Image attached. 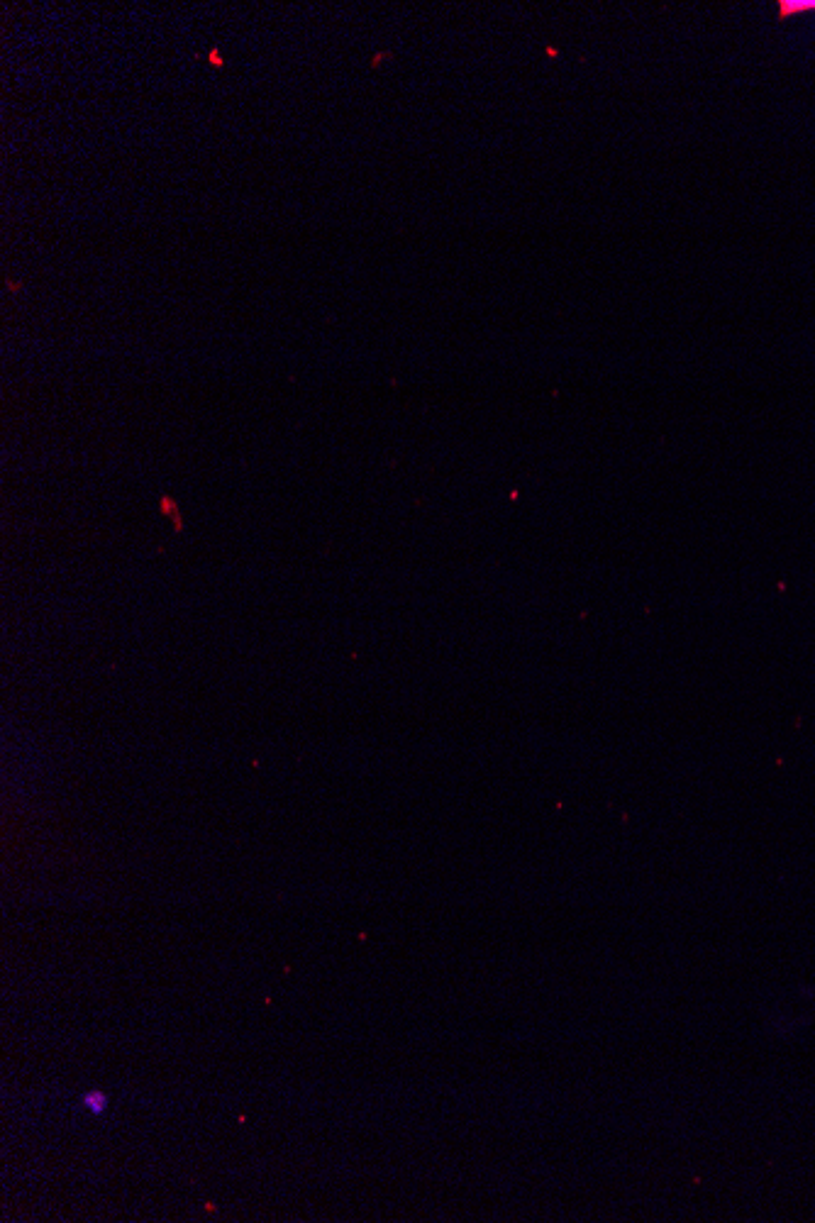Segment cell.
Returning a JSON list of instances; mask_svg holds the SVG:
<instances>
[{"instance_id": "cell-1", "label": "cell", "mask_w": 815, "mask_h": 1223, "mask_svg": "<svg viewBox=\"0 0 815 1223\" xmlns=\"http://www.w3.org/2000/svg\"><path fill=\"white\" fill-rule=\"evenodd\" d=\"M806 10H815V0H781V3H779L781 18H789V15L806 13Z\"/></svg>"}, {"instance_id": "cell-2", "label": "cell", "mask_w": 815, "mask_h": 1223, "mask_svg": "<svg viewBox=\"0 0 815 1223\" xmlns=\"http://www.w3.org/2000/svg\"><path fill=\"white\" fill-rule=\"evenodd\" d=\"M81 1104H83V1109H88L91 1114H103V1111L108 1109V1097L101 1092H88L86 1097L81 1099Z\"/></svg>"}, {"instance_id": "cell-3", "label": "cell", "mask_w": 815, "mask_h": 1223, "mask_svg": "<svg viewBox=\"0 0 815 1223\" xmlns=\"http://www.w3.org/2000/svg\"><path fill=\"white\" fill-rule=\"evenodd\" d=\"M208 62H210V64H213V66H215V69H223V66H225V59H223V57H220V52H218V47H213V49H210V52H208Z\"/></svg>"}]
</instances>
